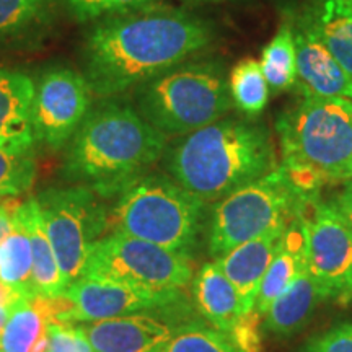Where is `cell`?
Returning a JSON list of instances; mask_svg holds the SVG:
<instances>
[{
	"mask_svg": "<svg viewBox=\"0 0 352 352\" xmlns=\"http://www.w3.org/2000/svg\"><path fill=\"white\" fill-rule=\"evenodd\" d=\"M212 41L209 21L158 2L95 21L83 41L82 74L94 96L114 98L196 57Z\"/></svg>",
	"mask_w": 352,
	"mask_h": 352,
	"instance_id": "cell-1",
	"label": "cell"
},
{
	"mask_svg": "<svg viewBox=\"0 0 352 352\" xmlns=\"http://www.w3.org/2000/svg\"><path fill=\"white\" fill-rule=\"evenodd\" d=\"M65 145L64 178L111 201L162 162L168 138L152 127L124 96L98 98Z\"/></svg>",
	"mask_w": 352,
	"mask_h": 352,
	"instance_id": "cell-2",
	"label": "cell"
},
{
	"mask_svg": "<svg viewBox=\"0 0 352 352\" xmlns=\"http://www.w3.org/2000/svg\"><path fill=\"white\" fill-rule=\"evenodd\" d=\"M165 173L184 189L214 204L277 168L271 131L252 118L223 116L168 140L162 157Z\"/></svg>",
	"mask_w": 352,
	"mask_h": 352,
	"instance_id": "cell-3",
	"label": "cell"
},
{
	"mask_svg": "<svg viewBox=\"0 0 352 352\" xmlns=\"http://www.w3.org/2000/svg\"><path fill=\"white\" fill-rule=\"evenodd\" d=\"M277 118L279 168L307 201L324 186L349 179L352 168V101L302 91Z\"/></svg>",
	"mask_w": 352,
	"mask_h": 352,
	"instance_id": "cell-4",
	"label": "cell"
},
{
	"mask_svg": "<svg viewBox=\"0 0 352 352\" xmlns=\"http://www.w3.org/2000/svg\"><path fill=\"white\" fill-rule=\"evenodd\" d=\"M208 202L166 173H145L108 206V233H122L192 258L208 235Z\"/></svg>",
	"mask_w": 352,
	"mask_h": 352,
	"instance_id": "cell-5",
	"label": "cell"
},
{
	"mask_svg": "<svg viewBox=\"0 0 352 352\" xmlns=\"http://www.w3.org/2000/svg\"><path fill=\"white\" fill-rule=\"evenodd\" d=\"M132 107L166 138H182L227 116L233 108L228 70L220 59H191L132 90Z\"/></svg>",
	"mask_w": 352,
	"mask_h": 352,
	"instance_id": "cell-6",
	"label": "cell"
},
{
	"mask_svg": "<svg viewBox=\"0 0 352 352\" xmlns=\"http://www.w3.org/2000/svg\"><path fill=\"white\" fill-rule=\"evenodd\" d=\"M307 202L279 165L263 178L235 189L214 202L209 212L206 240L210 258L222 256L272 227L289 223Z\"/></svg>",
	"mask_w": 352,
	"mask_h": 352,
	"instance_id": "cell-7",
	"label": "cell"
},
{
	"mask_svg": "<svg viewBox=\"0 0 352 352\" xmlns=\"http://www.w3.org/2000/svg\"><path fill=\"white\" fill-rule=\"evenodd\" d=\"M80 277L113 280L134 287L183 290L195 277L192 258L122 233L95 241Z\"/></svg>",
	"mask_w": 352,
	"mask_h": 352,
	"instance_id": "cell-8",
	"label": "cell"
},
{
	"mask_svg": "<svg viewBox=\"0 0 352 352\" xmlns=\"http://www.w3.org/2000/svg\"><path fill=\"white\" fill-rule=\"evenodd\" d=\"M36 201L60 271L74 283L82 276L91 246L108 233V206L83 184L43 189Z\"/></svg>",
	"mask_w": 352,
	"mask_h": 352,
	"instance_id": "cell-9",
	"label": "cell"
},
{
	"mask_svg": "<svg viewBox=\"0 0 352 352\" xmlns=\"http://www.w3.org/2000/svg\"><path fill=\"white\" fill-rule=\"evenodd\" d=\"M307 266L324 302H352V230L331 201H308L300 210Z\"/></svg>",
	"mask_w": 352,
	"mask_h": 352,
	"instance_id": "cell-10",
	"label": "cell"
},
{
	"mask_svg": "<svg viewBox=\"0 0 352 352\" xmlns=\"http://www.w3.org/2000/svg\"><path fill=\"white\" fill-rule=\"evenodd\" d=\"M94 94L82 72L69 67L44 70L34 82L33 132L36 144L60 151L90 111Z\"/></svg>",
	"mask_w": 352,
	"mask_h": 352,
	"instance_id": "cell-11",
	"label": "cell"
},
{
	"mask_svg": "<svg viewBox=\"0 0 352 352\" xmlns=\"http://www.w3.org/2000/svg\"><path fill=\"white\" fill-rule=\"evenodd\" d=\"M70 303L64 321L90 323L135 314H155L183 307V290H151L113 280L78 277L63 294Z\"/></svg>",
	"mask_w": 352,
	"mask_h": 352,
	"instance_id": "cell-12",
	"label": "cell"
},
{
	"mask_svg": "<svg viewBox=\"0 0 352 352\" xmlns=\"http://www.w3.org/2000/svg\"><path fill=\"white\" fill-rule=\"evenodd\" d=\"M297 56L298 90L327 98L352 101V83L334 56L318 38L305 13L287 15Z\"/></svg>",
	"mask_w": 352,
	"mask_h": 352,
	"instance_id": "cell-13",
	"label": "cell"
},
{
	"mask_svg": "<svg viewBox=\"0 0 352 352\" xmlns=\"http://www.w3.org/2000/svg\"><path fill=\"white\" fill-rule=\"evenodd\" d=\"M94 352H157L182 324L155 314L80 323Z\"/></svg>",
	"mask_w": 352,
	"mask_h": 352,
	"instance_id": "cell-14",
	"label": "cell"
},
{
	"mask_svg": "<svg viewBox=\"0 0 352 352\" xmlns=\"http://www.w3.org/2000/svg\"><path fill=\"white\" fill-rule=\"evenodd\" d=\"M289 223L272 227L256 239L245 241L236 248L214 259L239 292L241 314H246L254 308L263 277L274 258L277 246H279Z\"/></svg>",
	"mask_w": 352,
	"mask_h": 352,
	"instance_id": "cell-15",
	"label": "cell"
},
{
	"mask_svg": "<svg viewBox=\"0 0 352 352\" xmlns=\"http://www.w3.org/2000/svg\"><path fill=\"white\" fill-rule=\"evenodd\" d=\"M33 100V78L0 65V148L34 152Z\"/></svg>",
	"mask_w": 352,
	"mask_h": 352,
	"instance_id": "cell-16",
	"label": "cell"
},
{
	"mask_svg": "<svg viewBox=\"0 0 352 352\" xmlns=\"http://www.w3.org/2000/svg\"><path fill=\"white\" fill-rule=\"evenodd\" d=\"M196 310L219 331L228 334L241 315V300L236 289L220 270L217 261L204 263L191 280Z\"/></svg>",
	"mask_w": 352,
	"mask_h": 352,
	"instance_id": "cell-17",
	"label": "cell"
},
{
	"mask_svg": "<svg viewBox=\"0 0 352 352\" xmlns=\"http://www.w3.org/2000/svg\"><path fill=\"white\" fill-rule=\"evenodd\" d=\"M307 266V246H305V232L300 212L285 228L277 252L267 267L266 274L263 277L261 287L254 303V310L264 316L271 303L276 300L290 284L302 274Z\"/></svg>",
	"mask_w": 352,
	"mask_h": 352,
	"instance_id": "cell-18",
	"label": "cell"
},
{
	"mask_svg": "<svg viewBox=\"0 0 352 352\" xmlns=\"http://www.w3.org/2000/svg\"><path fill=\"white\" fill-rule=\"evenodd\" d=\"M323 300L308 266L285 289L263 316L264 331L277 336H292L310 323L315 310Z\"/></svg>",
	"mask_w": 352,
	"mask_h": 352,
	"instance_id": "cell-19",
	"label": "cell"
},
{
	"mask_svg": "<svg viewBox=\"0 0 352 352\" xmlns=\"http://www.w3.org/2000/svg\"><path fill=\"white\" fill-rule=\"evenodd\" d=\"M16 214L23 222L26 232H28L30 243H32L33 277L38 296L44 298L60 297L67 289L69 283L60 271L54 250L47 239L36 197H30L25 202H20Z\"/></svg>",
	"mask_w": 352,
	"mask_h": 352,
	"instance_id": "cell-20",
	"label": "cell"
},
{
	"mask_svg": "<svg viewBox=\"0 0 352 352\" xmlns=\"http://www.w3.org/2000/svg\"><path fill=\"white\" fill-rule=\"evenodd\" d=\"M54 318V302L44 297H19L8 308V318L0 334L2 352H32L50 338V321Z\"/></svg>",
	"mask_w": 352,
	"mask_h": 352,
	"instance_id": "cell-21",
	"label": "cell"
},
{
	"mask_svg": "<svg viewBox=\"0 0 352 352\" xmlns=\"http://www.w3.org/2000/svg\"><path fill=\"white\" fill-rule=\"evenodd\" d=\"M303 13L352 83V3L314 0Z\"/></svg>",
	"mask_w": 352,
	"mask_h": 352,
	"instance_id": "cell-22",
	"label": "cell"
},
{
	"mask_svg": "<svg viewBox=\"0 0 352 352\" xmlns=\"http://www.w3.org/2000/svg\"><path fill=\"white\" fill-rule=\"evenodd\" d=\"M65 0H0V46L25 43L54 21Z\"/></svg>",
	"mask_w": 352,
	"mask_h": 352,
	"instance_id": "cell-23",
	"label": "cell"
},
{
	"mask_svg": "<svg viewBox=\"0 0 352 352\" xmlns=\"http://www.w3.org/2000/svg\"><path fill=\"white\" fill-rule=\"evenodd\" d=\"M0 283L16 297H39L33 277L32 243L16 210L12 232L0 243Z\"/></svg>",
	"mask_w": 352,
	"mask_h": 352,
	"instance_id": "cell-24",
	"label": "cell"
},
{
	"mask_svg": "<svg viewBox=\"0 0 352 352\" xmlns=\"http://www.w3.org/2000/svg\"><path fill=\"white\" fill-rule=\"evenodd\" d=\"M261 69L270 90L274 94L289 90L297 82V56L292 25L289 19L280 23L277 33L261 52Z\"/></svg>",
	"mask_w": 352,
	"mask_h": 352,
	"instance_id": "cell-25",
	"label": "cell"
},
{
	"mask_svg": "<svg viewBox=\"0 0 352 352\" xmlns=\"http://www.w3.org/2000/svg\"><path fill=\"white\" fill-rule=\"evenodd\" d=\"M228 91L233 107L246 116L263 113L270 100V85L261 64L253 57H245L228 72Z\"/></svg>",
	"mask_w": 352,
	"mask_h": 352,
	"instance_id": "cell-26",
	"label": "cell"
},
{
	"mask_svg": "<svg viewBox=\"0 0 352 352\" xmlns=\"http://www.w3.org/2000/svg\"><path fill=\"white\" fill-rule=\"evenodd\" d=\"M157 352H240L230 336L214 327L182 324Z\"/></svg>",
	"mask_w": 352,
	"mask_h": 352,
	"instance_id": "cell-27",
	"label": "cell"
},
{
	"mask_svg": "<svg viewBox=\"0 0 352 352\" xmlns=\"http://www.w3.org/2000/svg\"><path fill=\"white\" fill-rule=\"evenodd\" d=\"M38 165L34 152L0 148V196L16 197L28 192L36 182Z\"/></svg>",
	"mask_w": 352,
	"mask_h": 352,
	"instance_id": "cell-28",
	"label": "cell"
},
{
	"mask_svg": "<svg viewBox=\"0 0 352 352\" xmlns=\"http://www.w3.org/2000/svg\"><path fill=\"white\" fill-rule=\"evenodd\" d=\"M155 3L158 0H65L74 19L80 21H98L108 16L124 15Z\"/></svg>",
	"mask_w": 352,
	"mask_h": 352,
	"instance_id": "cell-29",
	"label": "cell"
},
{
	"mask_svg": "<svg viewBox=\"0 0 352 352\" xmlns=\"http://www.w3.org/2000/svg\"><path fill=\"white\" fill-rule=\"evenodd\" d=\"M47 331L50 342L46 352H94L80 323L51 320Z\"/></svg>",
	"mask_w": 352,
	"mask_h": 352,
	"instance_id": "cell-30",
	"label": "cell"
},
{
	"mask_svg": "<svg viewBox=\"0 0 352 352\" xmlns=\"http://www.w3.org/2000/svg\"><path fill=\"white\" fill-rule=\"evenodd\" d=\"M263 331V316L252 308L239 316L228 336L240 352H264Z\"/></svg>",
	"mask_w": 352,
	"mask_h": 352,
	"instance_id": "cell-31",
	"label": "cell"
},
{
	"mask_svg": "<svg viewBox=\"0 0 352 352\" xmlns=\"http://www.w3.org/2000/svg\"><path fill=\"white\" fill-rule=\"evenodd\" d=\"M297 352H352V323L334 324L303 342Z\"/></svg>",
	"mask_w": 352,
	"mask_h": 352,
	"instance_id": "cell-32",
	"label": "cell"
},
{
	"mask_svg": "<svg viewBox=\"0 0 352 352\" xmlns=\"http://www.w3.org/2000/svg\"><path fill=\"white\" fill-rule=\"evenodd\" d=\"M331 202L334 204V208L338 209V212L344 217L347 226L352 230V179L344 182V186L333 197Z\"/></svg>",
	"mask_w": 352,
	"mask_h": 352,
	"instance_id": "cell-33",
	"label": "cell"
},
{
	"mask_svg": "<svg viewBox=\"0 0 352 352\" xmlns=\"http://www.w3.org/2000/svg\"><path fill=\"white\" fill-rule=\"evenodd\" d=\"M20 202H16L13 197L2 201L0 204V243L7 239L8 233L13 228V220H15V210Z\"/></svg>",
	"mask_w": 352,
	"mask_h": 352,
	"instance_id": "cell-34",
	"label": "cell"
},
{
	"mask_svg": "<svg viewBox=\"0 0 352 352\" xmlns=\"http://www.w3.org/2000/svg\"><path fill=\"white\" fill-rule=\"evenodd\" d=\"M12 303H8L6 300H0V334H2L3 328H6V323L8 318V308H10Z\"/></svg>",
	"mask_w": 352,
	"mask_h": 352,
	"instance_id": "cell-35",
	"label": "cell"
},
{
	"mask_svg": "<svg viewBox=\"0 0 352 352\" xmlns=\"http://www.w3.org/2000/svg\"><path fill=\"white\" fill-rule=\"evenodd\" d=\"M192 2H220V0H192Z\"/></svg>",
	"mask_w": 352,
	"mask_h": 352,
	"instance_id": "cell-36",
	"label": "cell"
},
{
	"mask_svg": "<svg viewBox=\"0 0 352 352\" xmlns=\"http://www.w3.org/2000/svg\"><path fill=\"white\" fill-rule=\"evenodd\" d=\"M349 179H352V168H351V173H349ZM349 179H347V182H349Z\"/></svg>",
	"mask_w": 352,
	"mask_h": 352,
	"instance_id": "cell-37",
	"label": "cell"
},
{
	"mask_svg": "<svg viewBox=\"0 0 352 352\" xmlns=\"http://www.w3.org/2000/svg\"><path fill=\"white\" fill-rule=\"evenodd\" d=\"M2 201H3V199H2V196H0V204H2Z\"/></svg>",
	"mask_w": 352,
	"mask_h": 352,
	"instance_id": "cell-38",
	"label": "cell"
},
{
	"mask_svg": "<svg viewBox=\"0 0 352 352\" xmlns=\"http://www.w3.org/2000/svg\"><path fill=\"white\" fill-rule=\"evenodd\" d=\"M346 2H349V3H352V0H346Z\"/></svg>",
	"mask_w": 352,
	"mask_h": 352,
	"instance_id": "cell-39",
	"label": "cell"
},
{
	"mask_svg": "<svg viewBox=\"0 0 352 352\" xmlns=\"http://www.w3.org/2000/svg\"><path fill=\"white\" fill-rule=\"evenodd\" d=\"M0 352H2V351H0Z\"/></svg>",
	"mask_w": 352,
	"mask_h": 352,
	"instance_id": "cell-40",
	"label": "cell"
}]
</instances>
